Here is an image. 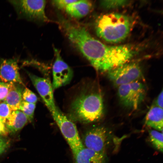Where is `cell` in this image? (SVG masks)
I'll list each match as a JSON object with an SVG mask.
<instances>
[{
	"label": "cell",
	"instance_id": "30bf717a",
	"mask_svg": "<svg viewBox=\"0 0 163 163\" xmlns=\"http://www.w3.org/2000/svg\"><path fill=\"white\" fill-rule=\"evenodd\" d=\"M0 81L24 85L20 76L16 59H0Z\"/></svg>",
	"mask_w": 163,
	"mask_h": 163
},
{
	"label": "cell",
	"instance_id": "5bb4252c",
	"mask_svg": "<svg viewBox=\"0 0 163 163\" xmlns=\"http://www.w3.org/2000/svg\"><path fill=\"white\" fill-rule=\"evenodd\" d=\"M21 84L12 83L8 93L4 100L12 111L19 110L20 104L23 100V88Z\"/></svg>",
	"mask_w": 163,
	"mask_h": 163
},
{
	"label": "cell",
	"instance_id": "5b68a950",
	"mask_svg": "<svg viewBox=\"0 0 163 163\" xmlns=\"http://www.w3.org/2000/svg\"><path fill=\"white\" fill-rule=\"evenodd\" d=\"M108 77L117 87L136 81L143 77L141 68L138 63L127 62L108 72Z\"/></svg>",
	"mask_w": 163,
	"mask_h": 163
},
{
	"label": "cell",
	"instance_id": "ba28073f",
	"mask_svg": "<svg viewBox=\"0 0 163 163\" xmlns=\"http://www.w3.org/2000/svg\"><path fill=\"white\" fill-rule=\"evenodd\" d=\"M55 60L52 68L53 90L65 86L71 82L73 75L72 68L63 60L60 51L53 48Z\"/></svg>",
	"mask_w": 163,
	"mask_h": 163
},
{
	"label": "cell",
	"instance_id": "ac0fdd59",
	"mask_svg": "<svg viewBox=\"0 0 163 163\" xmlns=\"http://www.w3.org/2000/svg\"><path fill=\"white\" fill-rule=\"evenodd\" d=\"M130 1L127 0H103L100 2L102 6L107 9L122 7L128 5Z\"/></svg>",
	"mask_w": 163,
	"mask_h": 163
},
{
	"label": "cell",
	"instance_id": "cb8c5ba5",
	"mask_svg": "<svg viewBox=\"0 0 163 163\" xmlns=\"http://www.w3.org/2000/svg\"><path fill=\"white\" fill-rule=\"evenodd\" d=\"M8 143L3 139L0 137V155L2 153L8 146Z\"/></svg>",
	"mask_w": 163,
	"mask_h": 163
},
{
	"label": "cell",
	"instance_id": "6da1fadb",
	"mask_svg": "<svg viewBox=\"0 0 163 163\" xmlns=\"http://www.w3.org/2000/svg\"><path fill=\"white\" fill-rule=\"evenodd\" d=\"M104 112L103 97L100 93L86 86L72 101L68 118L71 120L83 123L98 121Z\"/></svg>",
	"mask_w": 163,
	"mask_h": 163
},
{
	"label": "cell",
	"instance_id": "ffe728a7",
	"mask_svg": "<svg viewBox=\"0 0 163 163\" xmlns=\"http://www.w3.org/2000/svg\"><path fill=\"white\" fill-rule=\"evenodd\" d=\"M22 97L25 101L33 104H36L38 98L36 94L27 88L23 90Z\"/></svg>",
	"mask_w": 163,
	"mask_h": 163
},
{
	"label": "cell",
	"instance_id": "7402d4cb",
	"mask_svg": "<svg viewBox=\"0 0 163 163\" xmlns=\"http://www.w3.org/2000/svg\"><path fill=\"white\" fill-rule=\"evenodd\" d=\"M77 0H56L52 1L53 5L58 9L63 10L66 9L70 4L74 2Z\"/></svg>",
	"mask_w": 163,
	"mask_h": 163
},
{
	"label": "cell",
	"instance_id": "7c38bea8",
	"mask_svg": "<svg viewBox=\"0 0 163 163\" xmlns=\"http://www.w3.org/2000/svg\"><path fill=\"white\" fill-rule=\"evenodd\" d=\"M163 121V108L152 104L145 116V124L155 130L162 131Z\"/></svg>",
	"mask_w": 163,
	"mask_h": 163
},
{
	"label": "cell",
	"instance_id": "8fae6325",
	"mask_svg": "<svg viewBox=\"0 0 163 163\" xmlns=\"http://www.w3.org/2000/svg\"><path fill=\"white\" fill-rule=\"evenodd\" d=\"M74 163H107L105 153L97 152L83 148L73 155Z\"/></svg>",
	"mask_w": 163,
	"mask_h": 163
},
{
	"label": "cell",
	"instance_id": "7a4b0ae2",
	"mask_svg": "<svg viewBox=\"0 0 163 163\" xmlns=\"http://www.w3.org/2000/svg\"><path fill=\"white\" fill-rule=\"evenodd\" d=\"M133 26L132 20L127 16L111 13L102 15L97 19L95 30L97 35L104 41L118 43L129 35Z\"/></svg>",
	"mask_w": 163,
	"mask_h": 163
},
{
	"label": "cell",
	"instance_id": "9a60e30c",
	"mask_svg": "<svg viewBox=\"0 0 163 163\" xmlns=\"http://www.w3.org/2000/svg\"><path fill=\"white\" fill-rule=\"evenodd\" d=\"M28 120L27 117L22 112L17 110L13 111L5 124L9 131L14 133L22 129Z\"/></svg>",
	"mask_w": 163,
	"mask_h": 163
},
{
	"label": "cell",
	"instance_id": "603a6c76",
	"mask_svg": "<svg viewBox=\"0 0 163 163\" xmlns=\"http://www.w3.org/2000/svg\"><path fill=\"white\" fill-rule=\"evenodd\" d=\"M163 91L162 89L154 101L153 104L163 108Z\"/></svg>",
	"mask_w": 163,
	"mask_h": 163
},
{
	"label": "cell",
	"instance_id": "e0dca14e",
	"mask_svg": "<svg viewBox=\"0 0 163 163\" xmlns=\"http://www.w3.org/2000/svg\"><path fill=\"white\" fill-rule=\"evenodd\" d=\"M35 107V104L29 103L23 100L20 104L19 110L25 115L28 120L31 121L33 119Z\"/></svg>",
	"mask_w": 163,
	"mask_h": 163
},
{
	"label": "cell",
	"instance_id": "d4e9b609",
	"mask_svg": "<svg viewBox=\"0 0 163 163\" xmlns=\"http://www.w3.org/2000/svg\"><path fill=\"white\" fill-rule=\"evenodd\" d=\"M6 128L5 123L0 118V134H3L6 133Z\"/></svg>",
	"mask_w": 163,
	"mask_h": 163
},
{
	"label": "cell",
	"instance_id": "4fadbf2b",
	"mask_svg": "<svg viewBox=\"0 0 163 163\" xmlns=\"http://www.w3.org/2000/svg\"><path fill=\"white\" fill-rule=\"evenodd\" d=\"M92 7V3L90 1L77 0L68 5L65 10L71 17L80 18L87 15L90 11Z\"/></svg>",
	"mask_w": 163,
	"mask_h": 163
},
{
	"label": "cell",
	"instance_id": "44dd1931",
	"mask_svg": "<svg viewBox=\"0 0 163 163\" xmlns=\"http://www.w3.org/2000/svg\"><path fill=\"white\" fill-rule=\"evenodd\" d=\"M12 83H5L0 81V101L5 99Z\"/></svg>",
	"mask_w": 163,
	"mask_h": 163
},
{
	"label": "cell",
	"instance_id": "2e32d148",
	"mask_svg": "<svg viewBox=\"0 0 163 163\" xmlns=\"http://www.w3.org/2000/svg\"><path fill=\"white\" fill-rule=\"evenodd\" d=\"M149 139L151 143L155 149L162 152V133L152 129L149 130Z\"/></svg>",
	"mask_w": 163,
	"mask_h": 163
},
{
	"label": "cell",
	"instance_id": "277c9868",
	"mask_svg": "<svg viewBox=\"0 0 163 163\" xmlns=\"http://www.w3.org/2000/svg\"><path fill=\"white\" fill-rule=\"evenodd\" d=\"M117 88L120 103L124 107L132 110L137 109L146 96V87L140 80L123 85Z\"/></svg>",
	"mask_w": 163,
	"mask_h": 163
},
{
	"label": "cell",
	"instance_id": "8992f818",
	"mask_svg": "<svg viewBox=\"0 0 163 163\" xmlns=\"http://www.w3.org/2000/svg\"><path fill=\"white\" fill-rule=\"evenodd\" d=\"M18 14L25 18L42 22L49 21L46 15L45 0H10Z\"/></svg>",
	"mask_w": 163,
	"mask_h": 163
},
{
	"label": "cell",
	"instance_id": "9c48e42d",
	"mask_svg": "<svg viewBox=\"0 0 163 163\" xmlns=\"http://www.w3.org/2000/svg\"><path fill=\"white\" fill-rule=\"evenodd\" d=\"M34 86L45 103L47 108L51 112L56 109L54 98L53 89L50 81L27 72Z\"/></svg>",
	"mask_w": 163,
	"mask_h": 163
},
{
	"label": "cell",
	"instance_id": "52a82bcc",
	"mask_svg": "<svg viewBox=\"0 0 163 163\" xmlns=\"http://www.w3.org/2000/svg\"><path fill=\"white\" fill-rule=\"evenodd\" d=\"M108 129L102 126L93 127L84 135V147L97 152L105 153L106 149L111 140V135Z\"/></svg>",
	"mask_w": 163,
	"mask_h": 163
},
{
	"label": "cell",
	"instance_id": "d6986e66",
	"mask_svg": "<svg viewBox=\"0 0 163 163\" xmlns=\"http://www.w3.org/2000/svg\"><path fill=\"white\" fill-rule=\"evenodd\" d=\"M12 111L9 106L4 102L0 103V118L5 123Z\"/></svg>",
	"mask_w": 163,
	"mask_h": 163
},
{
	"label": "cell",
	"instance_id": "3957f363",
	"mask_svg": "<svg viewBox=\"0 0 163 163\" xmlns=\"http://www.w3.org/2000/svg\"><path fill=\"white\" fill-rule=\"evenodd\" d=\"M71 149L73 155L84 147L74 123L57 107L50 112Z\"/></svg>",
	"mask_w": 163,
	"mask_h": 163
}]
</instances>
